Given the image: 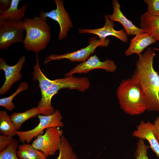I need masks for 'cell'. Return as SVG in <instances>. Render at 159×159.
<instances>
[{
    "label": "cell",
    "instance_id": "cell-2",
    "mask_svg": "<svg viewBox=\"0 0 159 159\" xmlns=\"http://www.w3.org/2000/svg\"><path fill=\"white\" fill-rule=\"evenodd\" d=\"M47 20L42 10L40 11L39 16L24 18L23 26L26 34L23 43L26 50L37 53L45 49L51 39V27Z\"/></svg>",
    "mask_w": 159,
    "mask_h": 159
},
{
    "label": "cell",
    "instance_id": "cell-17",
    "mask_svg": "<svg viewBox=\"0 0 159 159\" xmlns=\"http://www.w3.org/2000/svg\"><path fill=\"white\" fill-rule=\"evenodd\" d=\"M20 0H11V4L7 10L0 13V21H21L24 18V16L29 4L25 3L20 8H18Z\"/></svg>",
    "mask_w": 159,
    "mask_h": 159
},
{
    "label": "cell",
    "instance_id": "cell-28",
    "mask_svg": "<svg viewBox=\"0 0 159 159\" xmlns=\"http://www.w3.org/2000/svg\"><path fill=\"white\" fill-rule=\"evenodd\" d=\"M153 131L154 135L159 142V115L153 123Z\"/></svg>",
    "mask_w": 159,
    "mask_h": 159
},
{
    "label": "cell",
    "instance_id": "cell-20",
    "mask_svg": "<svg viewBox=\"0 0 159 159\" xmlns=\"http://www.w3.org/2000/svg\"><path fill=\"white\" fill-rule=\"evenodd\" d=\"M18 130L6 111H0V133L1 135L13 137Z\"/></svg>",
    "mask_w": 159,
    "mask_h": 159
},
{
    "label": "cell",
    "instance_id": "cell-16",
    "mask_svg": "<svg viewBox=\"0 0 159 159\" xmlns=\"http://www.w3.org/2000/svg\"><path fill=\"white\" fill-rule=\"evenodd\" d=\"M140 21V26L143 32L159 41V16L152 15L146 11L141 15Z\"/></svg>",
    "mask_w": 159,
    "mask_h": 159
},
{
    "label": "cell",
    "instance_id": "cell-25",
    "mask_svg": "<svg viewBox=\"0 0 159 159\" xmlns=\"http://www.w3.org/2000/svg\"><path fill=\"white\" fill-rule=\"evenodd\" d=\"M144 140V139H139L137 143L136 148L134 154L135 159H151L147 155L150 146L145 144Z\"/></svg>",
    "mask_w": 159,
    "mask_h": 159
},
{
    "label": "cell",
    "instance_id": "cell-9",
    "mask_svg": "<svg viewBox=\"0 0 159 159\" xmlns=\"http://www.w3.org/2000/svg\"><path fill=\"white\" fill-rule=\"evenodd\" d=\"M54 1L56 8L48 12H44L42 10V13L45 17L51 19L58 23L60 31L58 39L61 40L67 36L68 31L73 27V23L65 9L63 0Z\"/></svg>",
    "mask_w": 159,
    "mask_h": 159
},
{
    "label": "cell",
    "instance_id": "cell-10",
    "mask_svg": "<svg viewBox=\"0 0 159 159\" xmlns=\"http://www.w3.org/2000/svg\"><path fill=\"white\" fill-rule=\"evenodd\" d=\"M102 69L113 73L117 69V66L111 59L102 62L96 55L91 56L87 60L77 65L65 75H72L76 73H85L95 69Z\"/></svg>",
    "mask_w": 159,
    "mask_h": 159
},
{
    "label": "cell",
    "instance_id": "cell-27",
    "mask_svg": "<svg viewBox=\"0 0 159 159\" xmlns=\"http://www.w3.org/2000/svg\"><path fill=\"white\" fill-rule=\"evenodd\" d=\"M13 138L10 136L0 135V152L4 150L12 141Z\"/></svg>",
    "mask_w": 159,
    "mask_h": 159
},
{
    "label": "cell",
    "instance_id": "cell-18",
    "mask_svg": "<svg viewBox=\"0 0 159 159\" xmlns=\"http://www.w3.org/2000/svg\"><path fill=\"white\" fill-rule=\"evenodd\" d=\"M18 148L17 153L19 159H47L42 152L29 143H24Z\"/></svg>",
    "mask_w": 159,
    "mask_h": 159
},
{
    "label": "cell",
    "instance_id": "cell-5",
    "mask_svg": "<svg viewBox=\"0 0 159 159\" xmlns=\"http://www.w3.org/2000/svg\"><path fill=\"white\" fill-rule=\"evenodd\" d=\"M39 120L38 125L33 129L26 131H18L16 135L19 140L24 143H29L35 137L42 134L43 130L52 127L62 128L64 126L62 121V117L59 110H57L49 115H38Z\"/></svg>",
    "mask_w": 159,
    "mask_h": 159
},
{
    "label": "cell",
    "instance_id": "cell-19",
    "mask_svg": "<svg viewBox=\"0 0 159 159\" xmlns=\"http://www.w3.org/2000/svg\"><path fill=\"white\" fill-rule=\"evenodd\" d=\"M39 114H42L41 110L37 107L31 108L22 112H14L10 116L12 121L18 130L26 121Z\"/></svg>",
    "mask_w": 159,
    "mask_h": 159
},
{
    "label": "cell",
    "instance_id": "cell-11",
    "mask_svg": "<svg viewBox=\"0 0 159 159\" xmlns=\"http://www.w3.org/2000/svg\"><path fill=\"white\" fill-rule=\"evenodd\" d=\"M25 61V57L23 55L15 65L10 66L3 58H0V69L4 71L5 78L4 84L0 89L1 95L6 93L15 82L21 78V71Z\"/></svg>",
    "mask_w": 159,
    "mask_h": 159
},
{
    "label": "cell",
    "instance_id": "cell-30",
    "mask_svg": "<svg viewBox=\"0 0 159 159\" xmlns=\"http://www.w3.org/2000/svg\"><path fill=\"white\" fill-rule=\"evenodd\" d=\"M153 49L154 50H157V51H159V48H153Z\"/></svg>",
    "mask_w": 159,
    "mask_h": 159
},
{
    "label": "cell",
    "instance_id": "cell-29",
    "mask_svg": "<svg viewBox=\"0 0 159 159\" xmlns=\"http://www.w3.org/2000/svg\"><path fill=\"white\" fill-rule=\"evenodd\" d=\"M11 4V0H0V13L7 10L10 7Z\"/></svg>",
    "mask_w": 159,
    "mask_h": 159
},
{
    "label": "cell",
    "instance_id": "cell-23",
    "mask_svg": "<svg viewBox=\"0 0 159 159\" xmlns=\"http://www.w3.org/2000/svg\"><path fill=\"white\" fill-rule=\"evenodd\" d=\"M28 88V85L26 82L21 83L16 91L10 96L0 99V106L4 107L6 110L11 111L15 107L13 103V100L14 97L20 92L27 90Z\"/></svg>",
    "mask_w": 159,
    "mask_h": 159
},
{
    "label": "cell",
    "instance_id": "cell-4",
    "mask_svg": "<svg viewBox=\"0 0 159 159\" xmlns=\"http://www.w3.org/2000/svg\"><path fill=\"white\" fill-rule=\"evenodd\" d=\"M90 83L88 78H78L72 75L66 76L64 77L54 80L44 94L41 96L37 107L41 110L42 115H47L53 113L55 110L52 105V97L61 89L68 88L75 89L80 92H84L88 89Z\"/></svg>",
    "mask_w": 159,
    "mask_h": 159
},
{
    "label": "cell",
    "instance_id": "cell-7",
    "mask_svg": "<svg viewBox=\"0 0 159 159\" xmlns=\"http://www.w3.org/2000/svg\"><path fill=\"white\" fill-rule=\"evenodd\" d=\"M24 31L22 20L0 21V49H6L15 43L23 42Z\"/></svg>",
    "mask_w": 159,
    "mask_h": 159
},
{
    "label": "cell",
    "instance_id": "cell-6",
    "mask_svg": "<svg viewBox=\"0 0 159 159\" xmlns=\"http://www.w3.org/2000/svg\"><path fill=\"white\" fill-rule=\"evenodd\" d=\"M63 134L59 127L47 128L44 134L37 136L31 144L47 157L54 155L59 150Z\"/></svg>",
    "mask_w": 159,
    "mask_h": 159
},
{
    "label": "cell",
    "instance_id": "cell-13",
    "mask_svg": "<svg viewBox=\"0 0 159 159\" xmlns=\"http://www.w3.org/2000/svg\"><path fill=\"white\" fill-rule=\"evenodd\" d=\"M153 123L150 121L145 122L141 121L132 135L134 137L147 140L150 147L159 158V142L153 133Z\"/></svg>",
    "mask_w": 159,
    "mask_h": 159
},
{
    "label": "cell",
    "instance_id": "cell-21",
    "mask_svg": "<svg viewBox=\"0 0 159 159\" xmlns=\"http://www.w3.org/2000/svg\"><path fill=\"white\" fill-rule=\"evenodd\" d=\"M36 57V63L34 67L33 78L34 81L37 80L38 81L42 96L53 83L54 80H51L48 79L42 72L40 67L37 53Z\"/></svg>",
    "mask_w": 159,
    "mask_h": 159
},
{
    "label": "cell",
    "instance_id": "cell-15",
    "mask_svg": "<svg viewBox=\"0 0 159 159\" xmlns=\"http://www.w3.org/2000/svg\"><path fill=\"white\" fill-rule=\"evenodd\" d=\"M156 41L152 36L148 33H144L137 34L131 39L129 47L125 51V54L127 56L133 54L139 55L146 48Z\"/></svg>",
    "mask_w": 159,
    "mask_h": 159
},
{
    "label": "cell",
    "instance_id": "cell-12",
    "mask_svg": "<svg viewBox=\"0 0 159 159\" xmlns=\"http://www.w3.org/2000/svg\"><path fill=\"white\" fill-rule=\"evenodd\" d=\"M105 23L103 27L94 29H87L79 28V33L82 34H91L98 36L101 40H104L108 36H112L118 38L123 43L128 42V35L124 30L117 31L114 29V24L110 21L106 15H104Z\"/></svg>",
    "mask_w": 159,
    "mask_h": 159
},
{
    "label": "cell",
    "instance_id": "cell-14",
    "mask_svg": "<svg viewBox=\"0 0 159 159\" xmlns=\"http://www.w3.org/2000/svg\"><path fill=\"white\" fill-rule=\"evenodd\" d=\"M112 3L113 12L112 14L107 15L110 21H117L120 23L127 35H136L144 33L140 28L135 26L124 15L120 10V6L118 0H113Z\"/></svg>",
    "mask_w": 159,
    "mask_h": 159
},
{
    "label": "cell",
    "instance_id": "cell-1",
    "mask_svg": "<svg viewBox=\"0 0 159 159\" xmlns=\"http://www.w3.org/2000/svg\"><path fill=\"white\" fill-rule=\"evenodd\" d=\"M155 50L150 47L138 56L132 77L138 83L146 98L148 110L159 112V75L153 67Z\"/></svg>",
    "mask_w": 159,
    "mask_h": 159
},
{
    "label": "cell",
    "instance_id": "cell-3",
    "mask_svg": "<svg viewBox=\"0 0 159 159\" xmlns=\"http://www.w3.org/2000/svg\"><path fill=\"white\" fill-rule=\"evenodd\" d=\"M116 95L121 108L128 115H138L148 110L146 97L137 82L132 77L122 81Z\"/></svg>",
    "mask_w": 159,
    "mask_h": 159
},
{
    "label": "cell",
    "instance_id": "cell-8",
    "mask_svg": "<svg viewBox=\"0 0 159 159\" xmlns=\"http://www.w3.org/2000/svg\"><path fill=\"white\" fill-rule=\"evenodd\" d=\"M109 43L110 40L108 39L101 40L100 39H97V37L94 36L90 39L89 44L87 47L72 52L60 55L52 54L46 58L44 63L45 64L52 60H59L64 59H68L71 62H83L88 59L97 47L100 46L107 47Z\"/></svg>",
    "mask_w": 159,
    "mask_h": 159
},
{
    "label": "cell",
    "instance_id": "cell-22",
    "mask_svg": "<svg viewBox=\"0 0 159 159\" xmlns=\"http://www.w3.org/2000/svg\"><path fill=\"white\" fill-rule=\"evenodd\" d=\"M59 151V155L56 159H78L69 142L63 135L62 137Z\"/></svg>",
    "mask_w": 159,
    "mask_h": 159
},
{
    "label": "cell",
    "instance_id": "cell-26",
    "mask_svg": "<svg viewBox=\"0 0 159 159\" xmlns=\"http://www.w3.org/2000/svg\"><path fill=\"white\" fill-rule=\"evenodd\" d=\"M144 1L147 5V12L154 16H159V0H144Z\"/></svg>",
    "mask_w": 159,
    "mask_h": 159
},
{
    "label": "cell",
    "instance_id": "cell-24",
    "mask_svg": "<svg viewBox=\"0 0 159 159\" xmlns=\"http://www.w3.org/2000/svg\"><path fill=\"white\" fill-rule=\"evenodd\" d=\"M18 144L17 140L13 138L12 142L0 152V159H19L17 153Z\"/></svg>",
    "mask_w": 159,
    "mask_h": 159
}]
</instances>
